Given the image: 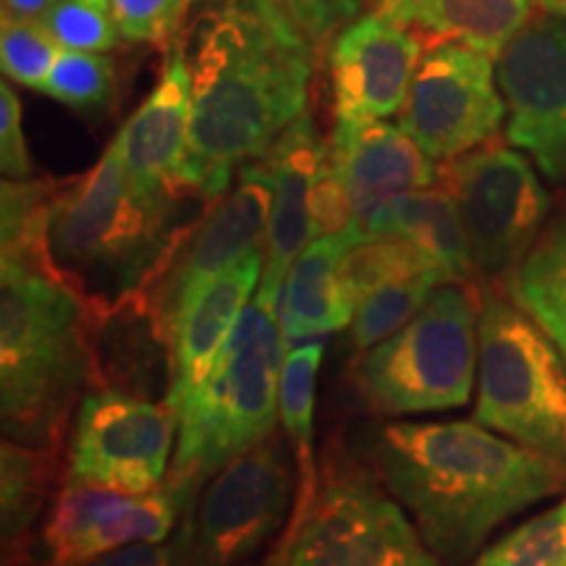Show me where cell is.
Returning <instances> with one entry per match:
<instances>
[{
  "instance_id": "1",
  "label": "cell",
  "mask_w": 566,
  "mask_h": 566,
  "mask_svg": "<svg viewBox=\"0 0 566 566\" xmlns=\"http://www.w3.org/2000/svg\"><path fill=\"white\" fill-rule=\"evenodd\" d=\"M184 34L192 129L181 187L218 200L307 111L315 51L273 0H205Z\"/></svg>"
},
{
  "instance_id": "2",
  "label": "cell",
  "mask_w": 566,
  "mask_h": 566,
  "mask_svg": "<svg viewBox=\"0 0 566 566\" xmlns=\"http://www.w3.org/2000/svg\"><path fill=\"white\" fill-rule=\"evenodd\" d=\"M370 470L436 556L470 562L488 535L566 491V467L475 422H388L363 438Z\"/></svg>"
},
{
  "instance_id": "3",
  "label": "cell",
  "mask_w": 566,
  "mask_h": 566,
  "mask_svg": "<svg viewBox=\"0 0 566 566\" xmlns=\"http://www.w3.org/2000/svg\"><path fill=\"white\" fill-rule=\"evenodd\" d=\"M0 412L11 441L45 449L90 370L84 304L59 275L3 263Z\"/></svg>"
},
{
  "instance_id": "4",
  "label": "cell",
  "mask_w": 566,
  "mask_h": 566,
  "mask_svg": "<svg viewBox=\"0 0 566 566\" xmlns=\"http://www.w3.org/2000/svg\"><path fill=\"white\" fill-rule=\"evenodd\" d=\"M174 205L142 195L111 142L87 174L55 189L48 216L53 275L116 300L134 292L171 252Z\"/></svg>"
},
{
  "instance_id": "5",
  "label": "cell",
  "mask_w": 566,
  "mask_h": 566,
  "mask_svg": "<svg viewBox=\"0 0 566 566\" xmlns=\"http://www.w3.org/2000/svg\"><path fill=\"white\" fill-rule=\"evenodd\" d=\"M279 300L258 289L208 378L174 409L179 443L168 480L200 485L273 436L286 344Z\"/></svg>"
},
{
  "instance_id": "6",
  "label": "cell",
  "mask_w": 566,
  "mask_h": 566,
  "mask_svg": "<svg viewBox=\"0 0 566 566\" xmlns=\"http://www.w3.org/2000/svg\"><path fill=\"white\" fill-rule=\"evenodd\" d=\"M478 359L475 302L459 283H443L412 321L365 349L354 388L378 415L446 412L470 401Z\"/></svg>"
},
{
  "instance_id": "7",
  "label": "cell",
  "mask_w": 566,
  "mask_h": 566,
  "mask_svg": "<svg viewBox=\"0 0 566 566\" xmlns=\"http://www.w3.org/2000/svg\"><path fill=\"white\" fill-rule=\"evenodd\" d=\"M475 420L566 467V359L520 304L483 292Z\"/></svg>"
},
{
  "instance_id": "8",
  "label": "cell",
  "mask_w": 566,
  "mask_h": 566,
  "mask_svg": "<svg viewBox=\"0 0 566 566\" xmlns=\"http://www.w3.org/2000/svg\"><path fill=\"white\" fill-rule=\"evenodd\" d=\"M378 475L336 462L296 516L283 566H441Z\"/></svg>"
},
{
  "instance_id": "9",
  "label": "cell",
  "mask_w": 566,
  "mask_h": 566,
  "mask_svg": "<svg viewBox=\"0 0 566 566\" xmlns=\"http://www.w3.org/2000/svg\"><path fill=\"white\" fill-rule=\"evenodd\" d=\"M443 187L462 216L478 273H512L541 237L551 197L522 153L480 145L446 166Z\"/></svg>"
},
{
  "instance_id": "10",
  "label": "cell",
  "mask_w": 566,
  "mask_h": 566,
  "mask_svg": "<svg viewBox=\"0 0 566 566\" xmlns=\"http://www.w3.org/2000/svg\"><path fill=\"white\" fill-rule=\"evenodd\" d=\"M292 491V462L273 436L226 464L187 512L192 566L250 562L279 533Z\"/></svg>"
},
{
  "instance_id": "11",
  "label": "cell",
  "mask_w": 566,
  "mask_h": 566,
  "mask_svg": "<svg viewBox=\"0 0 566 566\" xmlns=\"http://www.w3.org/2000/svg\"><path fill=\"white\" fill-rule=\"evenodd\" d=\"M491 55L459 42L424 51L399 113V126L433 160H454L485 145L506 118Z\"/></svg>"
},
{
  "instance_id": "12",
  "label": "cell",
  "mask_w": 566,
  "mask_h": 566,
  "mask_svg": "<svg viewBox=\"0 0 566 566\" xmlns=\"http://www.w3.org/2000/svg\"><path fill=\"white\" fill-rule=\"evenodd\" d=\"M176 412L124 391H92L76 412L69 483L153 493L174 454Z\"/></svg>"
},
{
  "instance_id": "13",
  "label": "cell",
  "mask_w": 566,
  "mask_h": 566,
  "mask_svg": "<svg viewBox=\"0 0 566 566\" xmlns=\"http://www.w3.org/2000/svg\"><path fill=\"white\" fill-rule=\"evenodd\" d=\"M197 485L168 480L163 491L124 493L92 483H69L42 527L48 566H87L134 543H160L195 504Z\"/></svg>"
},
{
  "instance_id": "14",
  "label": "cell",
  "mask_w": 566,
  "mask_h": 566,
  "mask_svg": "<svg viewBox=\"0 0 566 566\" xmlns=\"http://www.w3.org/2000/svg\"><path fill=\"white\" fill-rule=\"evenodd\" d=\"M506 139L533 155L551 181H566V21L530 19L495 59Z\"/></svg>"
},
{
  "instance_id": "15",
  "label": "cell",
  "mask_w": 566,
  "mask_h": 566,
  "mask_svg": "<svg viewBox=\"0 0 566 566\" xmlns=\"http://www.w3.org/2000/svg\"><path fill=\"white\" fill-rule=\"evenodd\" d=\"M268 218H271V176L263 160L247 163L229 192L212 200L195 231L179 242L174 260L166 263V273L155 283L150 307L163 331L205 283L247 254L265 250Z\"/></svg>"
},
{
  "instance_id": "16",
  "label": "cell",
  "mask_w": 566,
  "mask_h": 566,
  "mask_svg": "<svg viewBox=\"0 0 566 566\" xmlns=\"http://www.w3.org/2000/svg\"><path fill=\"white\" fill-rule=\"evenodd\" d=\"M424 38L386 9H370L325 51L338 122H386L401 113L424 55Z\"/></svg>"
},
{
  "instance_id": "17",
  "label": "cell",
  "mask_w": 566,
  "mask_h": 566,
  "mask_svg": "<svg viewBox=\"0 0 566 566\" xmlns=\"http://www.w3.org/2000/svg\"><path fill=\"white\" fill-rule=\"evenodd\" d=\"M328 163L352 200L357 244L367 242V231L380 210L438 181L436 160L399 124L388 122L336 118L328 139Z\"/></svg>"
},
{
  "instance_id": "18",
  "label": "cell",
  "mask_w": 566,
  "mask_h": 566,
  "mask_svg": "<svg viewBox=\"0 0 566 566\" xmlns=\"http://www.w3.org/2000/svg\"><path fill=\"white\" fill-rule=\"evenodd\" d=\"M192 129V71L184 42H174L163 61L160 76L132 118L116 134V147L126 174L142 195L176 200L181 166Z\"/></svg>"
},
{
  "instance_id": "19",
  "label": "cell",
  "mask_w": 566,
  "mask_h": 566,
  "mask_svg": "<svg viewBox=\"0 0 566 566\" xmlns=\"http://www.w3.org/2000/svg\"><path fill=\"white\" fill-rule=\"evenodd\" d=\"M325 158L328 145L310 111L286 126V132L265 153L263 163L271 176V218L263 250V289L281 292L289 268L310 242L313 195Z\"/></svg>"
},
{
  "instance_id": "20",
  "label": "cell",
  "mask_w": 566,
  "mask_h": 566,
  "mask_svg": "<svg viewBox=\"0 0 566 566\" xmlns=\"http://www.w3.org/2000/svg\"><path fill=\"white\" fill-rule=\"evenodd\" d=\"M260 275H263V252L247 254L239 263L205 283L200 292L176 313L166 328L168 344H171L168 407H179L208 378L244 307L250 304L252 292L263 281Z\"/></svg>"
},
{
  "instance_id": "21",
  "label": "cell",
  "mask_w": 566,
  "mask_h": 566,
  "mask_svg": "<svg viewBox=\"0 0 566 566\" xmlns=\"http://www.w3.org/2000/svg\"><path fill=\"white\" fill-rule=\"evenodd\" d=\"M354 242L349 237L313 239L289 268L281 286L279 317L286 344L315 342L354 321V307L342 283V260Z\"/></svg>"
},
{
  "instance_id": "22",
  "label": "cell",
  "mask_w": 566,
  "mask_h": 566,
  "mask_svg": "<svg viewBox=\"0 0 566 566\" xmlns=\"http://www.w3.org/2000/svg\"><path fill=\"white\" fill-rule=\"evenodd\" d=\"M380 9L433 45L459 42L495 61L533 17V0H391Z\"/></svg>"
},
{
  "instance_id": "23",
  "label": "cell",
  "mask_w": 566,
  "mask_h": 566,
  "mask_svg": "<svg viewBox=\"0 0 566 566\" xmlns=\"http://www.w3.org/2000/svg\"><path fill=\"white\" fill-rule=\"evenodd\" d=\"M380 237L412 242L441 268L449 283H464L475 273L462 216L446 187L417 189L380 210L367 239Z\"/></svg>"
},
{
  "instance_id": "24",
  "label": "cell",
  "mask_w": 566,
  "mask_h": 566,
  "mask_svg": "<svg viewBox=\"0 0 566 566\" xmlns=\"http://www.w3.org/2000/svg\"><path fill=\"white\" fill-rule=\"evenodd\" d=\"M509 292L566 359V212L541 231L533 250L509 273Z\"/></svg>"
},
{
  "instance_id": "25",
  "label": "cell",
  "mask_w": 566,
  "mask_h": 566,
  "mask_svg": "<svg viewBox=\"0 0 566 566\" xmlns=\"http://www.w3.org/2000/svg\"><path fill=\"white\" fill-rule=\"evenodd\" d=\"M325 354V344L321 338L310 344H296L283 359L281 370V391H279V412L283 420L289 441L296 451L302 475V499L300 514L315 499V470H313V441H315V386L317 373Z\"/></svg>"
},
{
  "instance_id": "26",
  "label": "cell",
  "mask_w": 566,
  "mask_h": 566,
  "mask_svg": "<svg viewBox=\"0 0 566 566\" xmlns=\"http://www.w3.org/2000/svg\"><path fill=\"white\" fill-rule=\"evenodd\" d=\"M55 184L32 179L3 181V263L51 273L48 258V216Z\"/></svg>"
},
{
  "instance_id": "27",
  "label": "cell",
  "mask_w": 566,
  "mask_h": 566,
  "mask_svg": "<svg viewBox=\"0 0 566 566\" xmlns=\"http://www.w3.org/2000/svg\"><path fill=\"white\" fill-rule=\"evenodd\" d=\"M51 464L42 449L9 441L0 449V506H3V546L17 554L19 543L30 533L34 516L42 509Z\"/></svg>"
},
{
  "instance_id": "28",
  "label": "cell",
  "mask_w": 566,
  "mask_h": 566,
  "mask_svg": "<svg viewBox=\"0 0 566 566\" xmlns=\"http://www.w3.org/2000/svg\"><path fill=\"white\" fill-rule=\"evenodd\" d=\"M430 271L443 275L441 268H438L428 254L417 250L412 242L399 237L367 239V242L349 247L342 260V268H338L344 283V294L354 310H357L375 289L386 286V283L391 281L407 279V275ZM446 283H449V279H446Z\"/></svg>"
},
{
  "instance_id": "29",
  "label": "cell",
  "mask_w": 566,
  "mask_h": 566,
  "mask_svg": "<svg viewBox=\"0 0 566 566\" xmlns=\"http://www.w3.org/2000/svg\"><path fill=\"white\" fill-rule=\"evenodd\" d=\"M446 279L441 273H417L407 279L391 281L386 286L375 289L367 300L354 310L352 321V342L359 349H370L378 342H384L401 325L412 321L420 313V307L428 302V296L443 286Z\"/></svg>"
},
{
  "instance_id": "30",
  "label": "cell",
  "mask_w": 566,
  "mask_h": 566,
  "mask_svg": "<svg viewBox=\"0 0 566 566\" xmlns=\"http://www.w3.org/2000/svg\"><path fill=\"white\" fill-rule=\"evenodd\" d=\"M40 92L82 116H101L116 97V69L105 53L63 51Z\"/></svg>"
},
{
  "instance_id": "31",
  "label": "cell",
  "mask_w": 566,
  "mask_h": 566,
  "mask_svg": "<svg viewBox=\"0 0 566 566\" xmlns=\"http://www.w3.org/2000/svg\"><path fill=\"white\" fill-rule=\"evenodd\" d=\"M470 566H566V499L495 541Z\"/></svg>"
},
{
  "instance_id": "32",
  "label": "cell",
  "mask_w": 566,
  "mask_h": 566,
  "mask_svg": "<svg viewBox=\"0 0 566 566\" xmlns=\"http://www.w3.org/2000/svg\"><path fill=\"white\" fill-rule=\"evenodd\" d=\"M61 53V42L42 21L3 17L0 61H3L6 80L21 84V87L42 90Z\"/></svg>"
},
{
  "instance_id": "33",
  "label": "cell",
  "mask_w": 566,
  "mask_h": 566,
  "mask_svg": "<svg viewBox=\"0 0 566 566\" xmlns=\"http://www.w3.org/2000/svg\"><path fill=\"white\" fill-rule=\"evenodd\" d=\"M42 24L53 32L63 51L108 53L122 40L113 0H53Z\"/></svg>"
},
{
  "instance_id": "34",
  "label": "cell",
  "mask_w": 566,
  "mask_h": 566,
  "mask_svg": "<svg viewBox=\"0 0 566 566\" xmlns=\"http://www.w3.org/2000/svg\"><path fill=\"white\" fill-rule=\"evenodd\" d=\"M273 3L321 55L346 24L370 9H378L384 0H273Z\"/></svg>"
},
{
  "instance_id": "35",
  "label": "cell",
  "mask_w": 566,
  "mask_h": 566,
  "mask_svg": "<svg viewBox=\"0 0 566 566\" xmlns=\"http://www.w3.org/2000/svg\"><path fill=\"white\" fill-rule=\"evenodd\" d=\"M187 0H113V17L122 40L134 45L171 42L181 24Z\"/></svg>"
},
{
  "instance_id": "36",
  "label": "cell",
  "mask_w": 566,
  "mask_h": 566,
  "mask_svg": "<svg viewBox=\"0 0 566 566\" xmlns=\"http://www.w3.org/2000/svg\"><path fill=\"white\" fill-rule=\"evenodd\" d=\"M0 168L6 179H32V155L21 129V101L9 80L0 84Z\"/></svg>"
},
{
  "instance_id": "37",
  "label": "cell",
  "mask_w": 566,
  "mask_h": 566,
  "mask_svg": "<svg viewBox=\"0 0 566 566\" xmlns=\"http://www.w3.org/2000/svg\"><path fill=\"white\" fill-rule=\"evenodd\" d=\"M87 566H192L187 514H184L179 530H174V535L168 541L134 543V546L111 551V554L95 558Z\"/></svg>"
},
{
  "instance_id": "38",
  "label": "cell",
  "mask_w": 566,
  "mask_h": 566,
  "mask_svg": "<svg viewBox=\"0 0 566 566\" xmlns=\"http://www.w3.org/2000/svg\"><path fill=\"white\" fill-rule=\"evenodd\" d=\"M51 6L53 0H3V17L42 21Z\"/></svg>"
},
{
  "instance_id": "39",
  "label": "cell",
  "mask_w": 566,
  "mask_h": 566,
  "mask_svg": "<svg viewBox=\"0 0 566 566\" xmlns=\"http://www.w3.org/2000/svg\"><path fill=\"white\" fill-rule=\"evenodd\" d=\"M533 6L546 13V17H556L566 21V0H533Z\"/></svg>"
},
{
  "instance_id": "40",
  "label": "cell",
  "mask_w": 566,
  "mask_h": 566,
  "mask_svg": "<svg viewBox=\"0 0 566 566\" xmlns=\"http://www.w3.org/2000/svg\"><path fill=\"white\" fill-rule=\"evenodd\" d=\"M200 3H205V0H187V9H197Z\"/></svg>"
}]
</instances>
